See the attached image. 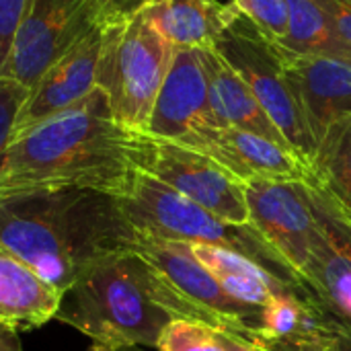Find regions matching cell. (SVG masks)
Returning a JSON list of instances; mask_svg holds the SVG:
<instances>
[{"instance_id":"1","label":"cell","mask_w":351,"mask_h":351,"mask_svg":"<svg viewBox=\"0 0 351 351\" xmlns=\"http://www.w3.org/2000/svg\"><path fill=\"white\" fill-rule=\"evenodd\" d=\"M140 144L142 134L119 125L107 97L95 88L8 142L0 154V199L58 189L121 197L140 169Z\"/></svg>"},{"instance_id":"2","label":"cell","mask_w":351,"mask_h":351,"mask_svg":"<svg viewBox=\"0 0 351 351\" xmlns=\"http://www.w3.org/2000/svg\"><path fill=\"white\" fill-rule=\"evenodd\" d=\"M136 234L109 193L58 189L0 199V245L62 292L105 257L130 251Z\"/></svg>"},{"instance_id":"3","label":"cell","mask_w":351,"mask_h":351,"mask_svg":"<svg viewBox=\"0 0 351 351\" xmlns=\"http://www.w3.org/2000/svg\"><path fill=\"white\" fill-rule=\"evenodd\" d=\"M56 319L111 348H156L177 319L158 274L134 251L105 257L64 290Z\"/></svg>"},{"instance_id":"4","label":"cell","mask_w":351,"mask_h":351,"mask_svg":"<svg viewBox=\"0 0 351 351\" xmlns=\"http://www.w3.org/2000/svg\"><path fill=\"white\" fill-rule=\"evenodd\" d=\"M173 56L175 45L148 21L144 8L105 25L97 88L119 125L146 134Z\"/></svg>"},{"instance_id":"5","label":"cell","mask_w":351,"mask_h":351,"mask_svg":"<svg viewBox=\"0 0 351 351\" xmlns=\"http://www.w3.org/2000/svg\"><path fill=\"white\" fill-rule=\"evenodd\" d=\"M214 49L241 74L290 150L313 171L317 142L276 39L267 37L251 19L239 14L216 39Z\"/></svg>"},{"instance_id":"6","label":"cell","mask_w":351,"mask_h":351,"mask_svg":"<svg viewBox=\"0 0 351 351\" xmlns=\"http://www.w3.org/2000/svg\"><path fill=\"white\" fill-rule=\"evenodd\" d=\"M130 251L138 253L173 296L177 319L204 323L224 335L259 341L261 308L228 296L212 274L195 259L189 243L136 234Z\"/></svg>"},{"instance_id":"7","label":"cell","mask_w":351,"mask_h":351,"mask_svg":"<svg viewBox=\"0 0 351 351\" xmlns=\"http://www.w3.org/2000/svg\"><path fill=\"white\" fill-rule=\"evenodd\" d=\"M111 21L117 19L103 0H33L0 76L31 90L62 56Z\"/></svg>"},{"instance_id":"8","label":"cell","mask_w":351,"mask_h":351,"mask_svg":"<svg viewBox=\"0 0 351 351\" xmlns=\"http://www.w3.org/2000/svg\"><path fill=\"white\" fill-rule=\"evenodd\" d=\"M140 169L171 185L224 224L249 230L245 183L212 156L179 142L142 134Z\"/></svg>"},{"instance_id":"9","label":"cell","mask_w":351,"mask_h":351,"mask_svg":"<svg viewBox=\"0 0 351 351\" xmlns=\"http://www.w3.org/2000/svg\"><path fill=\"white\" fill-rule=\"evenodd\" d=\"M313 181V179H311ZM311 181H249V230L288 271L306 284L313 263L315 208Z\"/></svg>"},{"instance_id":"10","label":"cell","mask_w":351,"mask_h":351,"mask_svg":"<svg viewBox=\"0 0 351 351\" xmlns=\"http://www.w3.org/2000/svg\"><path fill=\"white\" fill-rule=\"evenodd\" d=\"M125 220L136 232L179 243H212L243 251L245 237L220 218L162 183L154 175L138 169L128 191L117 197Z\"/></svg>"},{"instance_id":"11","label":"cell","mask_w":351,"mask_h":351,"mask_svg":"<svg viewBox=\"0 0 351 351\" xmlns=\"http://www.w3.org/2000/svg\"><path fill=\"white\" fill-rule=\"evenodd\" d=\"M222 128L212 111L204 47H175L146 134L193 148L210 130Z\"/></svg>"},{"instance_id":"12","label":"cell","mask_w":351,"mask_h":351,"mask_svg":"<svg viewBox=\"0 0 351 351\" xmlns=\"http://www.w3.org/2000/svg\"><path fill=\"white\" fill-rule=\"evenodd\" d=\"M103 29L105 25L97 27L37 80L16 117L12 138L53 115L68 111L97 88V66L103 45Z\"/></svg>"},{"instance_id":"13","label":"cell","mask_w":351,"mask_h":351,"mask_svg":"<svg viewBox=\"0 0 351 351\" xmlns=\"http://www.w3.org/2000/svg\"><path fill=\"white\" fill-rule=\"evenodd\" d=\"M278 47L319 148L333 125L351 117V64L325 56L294 53L280 43Z\"/></svg>"},{"instance_id":"14","label":"cell","mask_w":351,"mask_h":351,"mask_svg":"<svg viewBox=\"0 0 351 351\" xmlns=\"http://www.w3.org/2000/svg\"><path fill=\"white\" fill-rule=\"evenodd\" d=\"M212 156L241 183L249 181H311L313 171L288 148L237 128L206 132L193 146Z\"/></svg>"},{"instance_id":"15","label":"cell","mask_w":351,"mask_h":351,"mask_svg":"<svg viewBox=\"0 0 351 351\" xmlns=\"http://www.w3.org/2000/svg\"><path fill=\"white\" fill-rule=\"evenodd\" d=\"M311 195L317 230L306 284L329 313L351 323V228L335 216L313 181Z\"/></svg>"},{"instance_id":"16","label":"cell","mask_w":351,"mask_h":351,"mask_svg":"<svg viewBox=\"0 0 351 351\" xmlns=\"http://www.w3.org/2000/svg\"><path fill=\"white\" fill-rule=\"evenodd\" d=\"M62 290L0 245V327L16 333L56 319Z\"/></svg>"},{"instance_id":"17","label":"cell","mask_w":351,"mask_h":351,"mask_svg":"<svg viewBox=\"0 0 351 351\" xmlns=\"http://www.w3.org/2000/svg\"><path fill=\"white\" fill-rule=\"evenodd\" d=\"M204 64L210 84V103L218 123L222 128H237L257 134L290 150L288 142L269 119L249 84L214 47H204Z\"/></svg>"},{"instance_id":"18","label":"cell","mask_w":351,"mask_h":351,"mask_svg":"<svg viewBox=\"0 0 351 351\" xmlns=\"http://www.w3.org/2000/svg\"><path fill=\"white\" fill-rule=\"evenodd\" d=\"M144 12L175 47H214L241 14L232 0H156Z\"/></svg>"},{"instance_id":"19","label":"cell","mask_w":351,"mask_h":351,"mask_svg":"<svg viewBox=\"0 0 351 351\" xmlns=\"http://www.w3.org/2000/svg\"><path fill=\"white\" fill-rule=\"evenodd\" d=\"M189 247L222 290L247 306L263 308L276 292L286 288L282 280L239 249L212 243H189Z\"/></svg>"},{"instance_id":"20","label":"cell","mask_w":351,"mask_h":351,"mask_svg":"<svg viewBox=\"0 0 351 351\" xmlns=\"http://www.w3.org/2000/svg\"><path fill=\"white\" fill-rule=\"evenodd\" d=\"M313 183L335 216L351 228V117L333 125L317 148Z\"/></svg>"},{"instance_id":"21","label":"cell","mask_w":351,"mask_h":351,"mask_svg":"<svg viewBox=\"0 0 351 351\" xmlns=\"http://www.w3.org/2000/svg\"><path fill=\"white\" fill-rule=\"evenodd\" d=\"M286 6L288 35L278 41L282 47L302 56H325L351 64V45L315 0H286Z\"/></svg>"},{"instance_id":"22","label":"cell","mask_w":351,"mask_h":351,"mask_svg":"<svg viewBox=\"0 0 351 351\" xmlns=\"http://www.w3.org/2000/svg\"><path fill=\"white\" fill-rule=\"evenodd\" d=\"M158 351H226L222 333L195 321H171L156 343Z\"/></svg>"},{"instance_id":"23","label":"cell","mask_w":351,"mask_h":351,"mask_svg":"<svg viewBox=\"0 0 351 351\" xmlns=\"http://www.w3.org/2000/svg\"><path fill=\"white\" fill-rule=\"evenodd\" d=\"M241 14L251 19L267 37L282 41L288 35L286 0H232Z\"/></svg>"},{"instance_id":"24","label":"cell","mask_w":351,"mask_h":351,"mask_svg":"<svg viewBox=\"0 0 351 351\" xmlns=\"http://www.w3.org/2000/svg\"><path fill=\"white\" fill-rule=\"evenodd\" d=\"M29 93L31 90L14 78L0 76V154L12 138L16 117L29 99Z\"/></svg>"},{"instance_id":"25","label":"cell","mask_w":351,"mask_h":351,"mask_svg":"<svg viewBox=\"0 0 351 351\" xmlns=\"http://www.w3.org/2000/svg\"><path fill=\"white\" fill-rule=\"evenodd\" d=\"M33 0H0V74L10 58L19 29Z\"/></svg>"},{"instance_id":"26","label":"cell","mask_w":351,"mask_h":351,"mask_svg":"<svg viewBox=\"0 0 351 351\" xmlns=\"http://www.w3.org/2000/svg\"><path fill=\"white\" fill-rule=\"evenodd\" d=\"M261 351H333L331 331L296 337V339H278V341H255Z\"/></svg>"},{"instance_id":"27","label":"cell","mask_w":351,"mask_h":351,"mask_svg":"<svg viewBox=\"0 0 351 351\" xmlns=\"http://www.w3.org/2000/svg\"><path fill=\"white\" fill-rule=\"evenodd\" d=\"M329 21L335 25L337 33L351 45V2L350 0H315Z\"/></svg>"},{"instance_id":"28","label":"cell","mask_w":351,"mask_h":351,"mask_svg":"<svg viewBox=\"0 0 351 351\" xmlns=\"http://www.w3.org/2000/svg\"><path fill=\"white\" fill-rule=\"evenodd\" d=\"M329 331L333 339V351H351V323L331 313Z\"/></svg>"},{"instance_id":"29","label":"cell","mask_w":351,"mask_h":351,"mask_svg":"<svg viewBox=\"0 0 351 351\" xmlns=\"http://www.w3.org/2000/svg\"><path fill=\"white\" fill-rule=\"evenodd\" d=\"M156 0H103L105 8L109 10V14L113 19H125L132 16L136 12H140L142 8H146L148 4H152Z\"/></svg>"},{"instance_id":"30","label":"cell","mask_w":351,"mask_h":351,"mask_svg":"<svg viewBox=\"0 0 351 351\" xmlns=\"http://www.w3.org/2000/svg\"><path fill=\"white\" fill-rule=\"evenodd\" d=\"M0 351H23L16 331L0 327Z\"/></svg>"},{"instance_id":"31","label":"cell","mask_w":351,"mask_h":351,"mask_svg":"<svg viewBox=\"0 0 351 351\" xmlns=\"http://www.w3.org/2000/svg\"><path fill=\"white\" fill-rule=\"evenodd\" d=\"M222 339H224L226 351H261L255 343H249V341L239 339V337H230V335L222 333Z\"/></svg>"},{"instance_id":"32","label":"cell","mask_w":351,"mask_h":351,"mask_svg":"<svg viewBox=\"0 0 351 351\" xmlns=\"http://www.w3.org/2000/svg\"><path fill=\"white\" fill-rule=\"evenodd\" d=\"M88 351H138L136 348H111V346H105V343H93Z\"/></svg>"},{"instance_id":"33","label":"cell","mask_w":351,"mask_h":351,"mask_svg":"<svg viewBox=\"0 0 351 351\" xmlns=\"http://www.w3.org/2000/svg\"><path fill=\"white\" fill-rule=\"evenodd\" d=\"M350 2H351V0H350Z\"/></svg>"}]
</instances>
